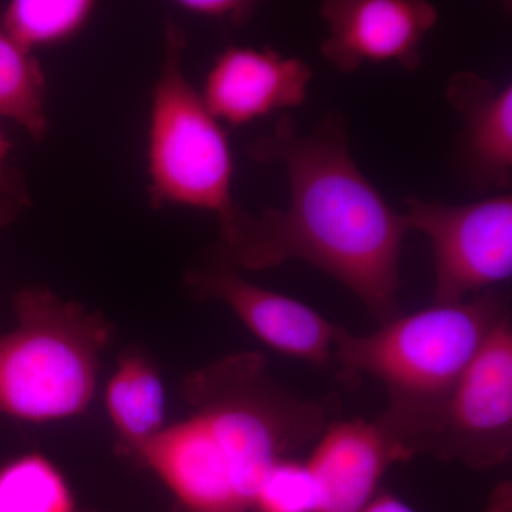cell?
I'll list each match as a JSON object with an SVG mask.
<instances>
[{
  "label": "cell",
  "instance_id": "obj_2",
  "mask_svg": "<svg viewBox=\"0 0 512 512\" xmlns=\"http://www.w3.org/2000/svg\"><path fill=\"white\" fill-rule=\"evenodd\" d=\"M191 412L130 448L181 512H252L259 485L281 458L315 444L335 416L330 400L292 393L261 353H237L191 373Z\"/></svg>",
  "mask_w": 512,
  "mask_h": 512
},
{
  "label": "cell",
  "instance_id": "obj_3",
  "mask_svg": "<svg viewBox=\"0 0 512 512\" xmlns=\"http://www.w3.org/2000/svg\"><path fill=\"white\" fill-rule=\"evenodd\" d=\"M507 313L503 296L487 291L473 301L433 303L396 316L367 335L338 325L333 357L346 377L366 375L383 384L389 404L376 421L404 447Z\"/></svg>",
  "mask_w": 512,
  "mask_h": 512
},
{
  "label": "cell",
  "instance_id": "obj_15",
  "mask_svg": "<svg viewBox=\"0 0 512 512\" xmlns=\"http://www.w3.org/2000/svg\"><path fill=\"white\" fill-rule=\"evenodd\" d=\"M0 512H76V503L59 468L29 453L0 466Z\"/></svg>",
  "mask_w": 512,
  "mask_h": 512
},
{
  "label": "cell",
  "instance_id": "obj_1",
  "mask_svg": "<svg viewBox=\"0 0 512 512\" xmlns=\"http://www.w3.org/2000/svg\"><path fill=\"white\" fill-rule=\"evenodd\" d=\"M261 163L281 164L286 210L239 212L220 231V248L238 269L262 271L299 259L332 276L380 323L400 315V256L409 228L350 153L348 120L332 110L301 133L284 114L249 147Z\"/></svg>",
  "mask_w": 512,
  "mask_h": 512
},
{
  "label": "cell",
  "instance_id": "obj_16",
  "mask_svg": "<svg viewBox=\"0 0 512 512\" xmlns=\"http://www.w3.org/2000/svg\"><path fill=\"white\" fill-rule=\"evenodd\" d=\"M90 0H13L2 16V32L33 53L76 36L92 18Z\"/></svg>",
  "mask_w": 512,
  "mask_h": 512
},
{
  "label": "cell",
  "instance_id": "obj_9",
  "mask_svg": "<svg viewBox=\"0 0 512 512\" xmlns=\"http://www.w3.org/2000/svg\"><path fill=\"white\" fill-rule=\"evenodd\" d=\"M319 13L329 30L320 53L342 74L365 63L419 69L421 45L439 22V10L424 0H326Z\"/></svg>",
  "mask_w": 512,
  "mask_h": 512
},
{
  "label": "cell",
  "instance_id": "obj_5",
  "mask_svg": "<svg viewBox=\"0 0 512 512\" xmlns=\"http://www.w3.org/2000/svg\"><path fill=\"white\" fill-rule=\"evenodd\" d=\"M187 36L165 29L163 64L150 104L147 171L151 204L211 212L221 229L242 211L232 194L234 156L227 133L185 76Z\"/></svg>",
  "mask_w": 512,
  "mask_h": 512
},
{
  "label": "cell",
  "instance_id": "obj_12",
  "mask_svg": "<svg viewBox=\"0 0 512 512\" xmlns=\"http://www.w3.org/2000/svg\"><path fill=\"white\" fill-rule=\"evenodd\" d=\"M446 99L464 119L463 153L474 180L504 190L512 181V86L473 72L453 74Z\"/></svg>",
  "mask_w": 512,
  "mask_h": 512
},
{
  "label": "cell",
  "instance_id": "obj_19",
  "mask_svg": "<svg viewBox=\"0 0 512 512\" xmlns=\"http://www.w3.org/2000/svg\"><path fill=\"white\" fill-rule=\"evenodd\" d=\"M10 151H12V143H10L8 136L3 133L2 127H0V187L5 188V190H8L9 192H12V194H15L16 197L28 201L23 188H19L18 184H16L15 178L10 175Z\"/></svg>",
  "mask_w": 512,
  "mask_h": 512
},
{
  "label": "cell",
  "instance_id": "obj_8",
  "mask_svg": "<svg viewBox=\"0 0 512 512\" xmlns=\"http://www.w3.org/2000/svg\"><path fill=\"white\" fill-rule=\"evenodd\" d=\"M239 271L215 245L185 271V291L194 301L227 306L268 348L312 366H328L338 325L301 301L248 281Z\"/></svg>",
  "mask_w": 512,
  "mask_h": 512
},
{
  "label": "cell",
  "instance_id": "obj_10",
  "mask_svg": "<svg viewBox=\"0 0 512 512\" xmlns=\"http://www.w3.org/2000/svg\"><path fill=\"white\" fill-rule=\"evenodd\" d=\"M410 458L376 420L330 421L306 458L318 494L315 512L365 511L387 470Z\"/></svg>",
  "mask_w": 512,
  "mask_h": 512
},
{
  "label": "cell",
  "instance_id": "obj_7",
  "mask_svg": "<svg viewBox=\"0 0 512 512\" xmlns=\"http://www.w3.org/2000/svg\"><path fill=\"white\" fill-rule=\"evenodd\" d=\"M409 231L430 239L434 255L433 303L466 301L493 291L512 275V197L497 195L466 205L404 200Z\"/></svg>",
  "mask_w": 512,
  "mask_h": 512
},
{
  "label": "cell",
  "instance_id": "obj_14",
  "mask_svg": "<svg viewBox=\"0 0 512 512\" xmlns=\"http://www.w3.org/2000/svg\"><path fill=\"white\" fill-rule=\"evenodd\" d=\"M46 96L45 73L36 57L0 30V117L42 141L49 131Z\"/></svg>",
  "mask_w": 512,
  "mask_h": 512
},
{
  "label": "cell",
  "instance_id": "obj_13",
  "mask_svg": "<svg viewBox=\"0 0 512 512\" xmlns=\"http://www.w3.org/2000/svg\"><path fill=\"white\" fill-rule=\"evenodd\" d=\"M106 409L126 450L163 430L165 390L156 367L141 353H126L106 390Z\"/></svg>",
  "mask_w": 512,
  "mask_h": 512
},
{
  "label": "cell",
  "instance_id": "obj_6",
  "mask_svg": "<svg viewBox=\"0 0 512 512\" xmlns=\"http://www.w3.org/2000/svg\"><path fill=\"white\" fill-rule=\"evenodd\" d=\"M410 457L426 454L474 470H490L512 453V323L498 320L446 399L404 443Z\"/></svg>",
  "mask_w": 512,
  "mask_h": 512
},
{
  "label": "cell",
  "instance_id": "obj_4",
  "mask_svg": "<svg viewBox=\"0 0 512 512\" xmlns=\"http://www.w3.org/2000/svg\"><path fill=\"white\" fill-rule=\"evenodd\" d=\"M13 311L15 329L0 335V416L47 423L86 412L110 323L39 285L16 293Z\"/></svg>",
  "mask_w": 512,
  "mask_h": 512
},
{
  "label": "cell",
  "instance_id": "obj_21",
  "mask_svg": "<svg viewBox=\"0 0 512 512\" xmlns=\"http://www.w3.org/2000/svg\"><path fill=\"white\" fill-rule=\"evenodd\" d=\"M25 200L16 197L15 194L0 187V222H5L8 218L12 217L16 205H25Z\"/></svg>",
  "mask_w": 512,
  "mask_h": 512
},
{
  "label": "cell",
  "instance_id": "obj_18",
  "mask_svg": "<svg viewBox=\"0 0 512 512\" xmlns=\"http://www.w3.org/2000/svg\"><path fill=\"white\" fill-rule=\"evenodd\" d=\"M177 6L190 15L215 20L234 28L247 25L255 12V3L244 0H181Z\"/></svg>",
  "mask_w": 512,
  "mask_h": 512
},
{
  "label": "cell",
  "instance_id": "obj_11",
  "mask_svg": "<svg viewBox=\"0 0 512 512\" xmlns=\"http://www.w3.org/2000/svg\"><path fill=\"white\" fill-rule=\"evenodd\" d=\"M313 72L296 57L271 46H232L215 59L202 89V99L215 119L245 126L279 110L305 103Z\"/></svg>",
  "mask_w": 512,
  "mask_h": 512
},
{
  "label": "cell",
  "instance_id": "obj_17",
  "mask_svg": "<svg viewBox=\"0 0 512 512\" xmlns=\"http://www.w3.org/2000/svg\"><path fill=\"white\" fill-rule=\"evenodd\" d=\"M316 501V484L306 460L285 457L265 474L254 512H315Z\"/></svg>",
  "mask_w": 512,
  "mask_h": 512
},
{
  "label": "cell",
  "instance_id": "obj_22",
  "mask_svg": "<svg viewBox=\"0 0 512 512\" xmlns=\"http://www.w3.org/2000/svg\"><path fill=\"white\" fill-rule=\"evenodd\" d=\"M511 504V485L504 483L495 490L493 501H491V511L507 512Z\"/></svg>",
  "mask_w": 512,
  "mask_h": 512
},
{
  "label": "cell",
  "instance_id": "obj_20",
  "mask_svg": "<svg viewBox=\"0 0 512 512\" xmlns=\"http://www.w3.org/2000/svg\"><path fill=\"white\" fill-rule=\"evenodd\" d=\"M363 512H416L410 505L389 493H377Z\"/></svg>",
  "mask_w": 512,
  "mask_h": 512
}]
</instances>
